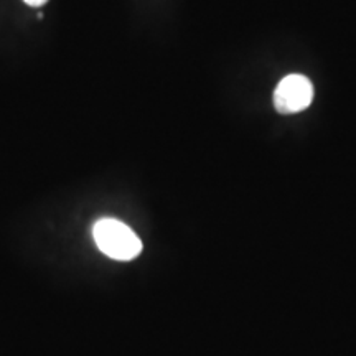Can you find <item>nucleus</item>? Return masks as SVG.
Wrapping results in <instances>:
<instances>
[{
    "label": "nucleus",
    "instance_id": "f257e3e1",
    "mask_svg": "<svg viewBox=\"0 0 356 356\" xmlns=\"http://www.w3.org/2000/svg\"><path fill=\"white\" fill-rule=\"evenodd\" d=\"M92 238L102 254L115 261H132L140 254L142 243L134 229L114 218H101L92 226Z\"/></svg>",
    "mask_w": 356,
    "mask_h": 356
},
{
    "label": "nucleus",
    "instance_id": "f03ea898",
    "mask_svg": "<svg viewBox=\"0 0 356 356\" xmlns=\"http://www.w3.org/2000/svg\"><path fill=\"white\" fill-rule=\"evenodd\" d=\"M314 99V86L304 74H289L274 91V108L280 114H296L307 109Z\"/></svg>",
    "mask_w": 356,
    "mask_h": 356
},
{
    "label": "nucleus",
    "instance_id": "7ed1b4c3",
    "mask_svg": "<svg viewBox=\"0 0 356 356\" xmlns=\"http://www.w3.org/2000/svg\"><path fill=\"white\" fill-rule=\"evenodd\" d=\"M24 2L30 7H40V6H44L48 0H24Z\"/></svg>",
    "mask_w": 356,
    "mask_h": 356
}]
</instances>
